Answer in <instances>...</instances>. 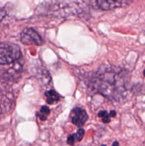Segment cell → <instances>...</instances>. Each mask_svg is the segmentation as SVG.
<instances>
[{
  "label": "cell",
  "mask_w": 145,
  "mask_h": 146,
  "mask_svg": "<svg viewBox=\"0 0 145 146\" xmlns=\"http://www.w3.org/2000/svg\"><path fill=\"white\" fill-rule=\"evenodd\" d=\"M21 52L19 46L13 43H0V64H11L21 57Z\"/></svg>",
  "instance_id": "obj_1"
},
{
  "label": "cell",
  "mask_w": 145,
  "mask_h": 146,
  "mask_svg": "<svg viewBox=\"0 0 145 146\" xmlns=\"http://www.w3.org/2000/svg\"><path fill=\"white\" fill-rule=\"evenodd\" d=\"M21 43L25 45L41 46L44 44L42 38L34 29L26 27L24 29L20 34Z\"/></svg>",
  "instance_id": "obj_2"
},
{
  "label": "cell",
  "mask_w": 145,
  "mask_h": 146,
  "mask_svg": "<svg viewBox=\"0 0 145 146\" xmlns=\"http://www.w3.org/2000/svg\"><path fill=\"white\" fill-rule=\"evenodd\" d=\"M71 122L78 127H82L88 119V115L85 110L80 108H75L71 111Z\"/></svg>",
  "instance_id": "obj_3"
},
{
  "label": "cell",
  "mask_w": 145,
  "mask_h": 146,
  "mask_svg": "<svg viewBox=\"0 0 145 146\" xmlns=\"http://www.w3.org/2000/svg\"><path fill=\"white\" fill-rule=\"evenodd\" d=\"M97 7L101 10H111L128 5L130 2L125 1H114V0H98L95 1Z\"/></svg>",
  "instance_id": "obj_4"
},
{
  "label": "cell",
  "mask_w": 145,
  "mask_h": 146,
  "mask_svg": "<svg viewBox=\"0 0 145 146\" xmlns=\"http://www.w3.org/2000/svg\"><path fill=\"white\" fill-rule=\"evenodd\" d=\"M84 135H85V130L80 129L78 130L75 133L70 135L67 138V143L69 145H73L76 142H80L83 138Z\"/></svg>",
  "instance_id": "obj_5"
},
{
  "label": "cell",
  "mask_w": 145,
  "mask_h": 146,
  "mask_svg": "<svg viewBox=\"0 0 145 146\" xmlns=\"http://www.w3.org/2000/svg\"><path fill=\"white\" fill-rule=\"evenodd\" d=\"M44 96H45V101L48 104H53L54 103L58 102L61 98L58 93L53 90H49V91H45Z\"/></svg>",
  "instance_id": "obj_6"
},
{
  "label": "cell",
  "mask_w": 145,
  "mask_h": 146,
  "mask_svg": "<svg viewBox=\"0 0 145 146\" xmlns=\"http://www.w3.org/2000/svg\"><path fill=\"white\" fill-rule=\"evenodd\" d=\"M51 111H50L49 108L48 106H41V108H40L39 111L37 113L36 115L40 118V120L42 121H45L47 119L48 116L49 115Z\"/></svg>",
  "instance_id": "obj_7"
},
{
  "label": "cell",
  "mask_w": 145,
  "mask_h": 146,
  "mask_svg": "<svg viewBox=\"0 0 145 146\" xmlns=\"http://www.w3.org/2000/svg\"><path fill=\"white\" fill-rule=\"evenodd\" d=\"M7 15V11L3 8H0V21H2Z\"/></svg>",
  "instance_id": "obj_8"
},
{
  "label": "cell",
  "mask_w": 145,
  "mask_h": 146,
  "mask_svg": "<svg viewBox=\"0 0 145 146\" xmlns=\"http://www.w3.org/2000/svg\"><path fill=\"white\" fill-rule=\"evenodd\" d=\"M102 119V122L105 123H109L111 121V117L109 116V113H107L106 115H105Z\"/></svg>",
  "instance_id": "obj_9"
},
{
  "label": "cell",
  "mask_w": 145,
  "mask_h": 146,
  "mask_svg": "<svg viewBox=\"0 0 145 146\" xmlns=\"http://www.w3.org/2000/svg\"><path fill=\"white\" fill-rule=\"evenodd\" d=\"M107 114V111H104V110H102V111H100L99 113H98V115L99 118H103L105 115H106Z\"/></svg>",
  "instance_id": "obj_10"
},
{
  "label": "cell",
  "mask_w": 145,
  "mask_h": 146,
  "mask_svg": "<svg viewBox=\"0 0 145 146\" xmlns=\"http://www.w3.org/2000/svg\"><path fill=\"white\" fill-rule=\"evenodd\" d=\"M109 115L111 118H115L117 115V112L115 111H114V110H112V111H111L110 112H109Z\"/></svg>",
  "instance_id": "obj_11"
},
{
  "label": "cell",
  "mask_w": 145,
  "mask_h": 146,
  "mask_svg": "<svg viewBox=\"0 0 145 146\" xmlns=\"http://www.w3.org/2000/svg\"><path fill=\"white\" fill-rule=\"evenodd\" d=\"M112 146H120V145H119V143H118L117 141H115V142H114L113 143H112Z\"/></svg>",
  "instance_id": "obj_12"
},
{
  "label": "cell",
  "mask_w": 145,
  "mask_h": 146,
  "mask_svg": "<svg viewBox=\"0 0 145 146\" xmlns=\"http://www.w3.org/2000/svg\"><path fill=\"white\" fill-rule=\"evenodd\" d=\"M143 75H144V76L145 77V69L144 70V71H143Z\"/></svg>",
  "instance_id": "obj_13"
},
{
  "label": "cell",
  "mask_w": 145,
  "mask_h": 146,
  "mask_svg": "<svg viewBox=\"0 0 145 146\" xmlns=\"http://www.w3.org/2000/svg\"><path fill=\"white\" fill-rule=\"evenodd\" d=\"M101 146H107V145H102Z\"/></svg>",
  "instance_id": "obj_14"
}]
</instances>
